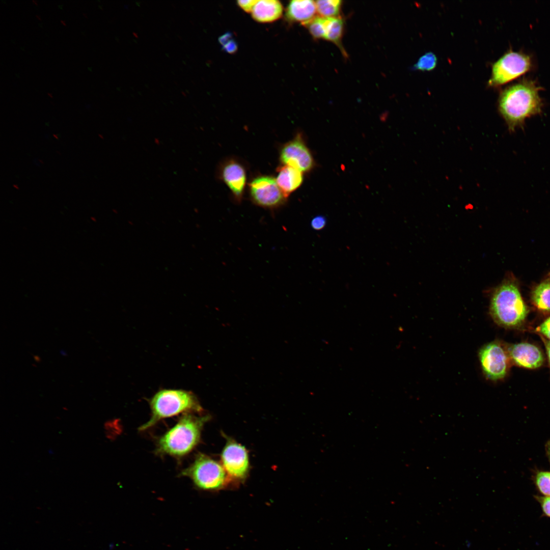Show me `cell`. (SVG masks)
Here are the masks:
<instances>
[{
	"label": "cell",
	"instance_id": "29",
	"mask_svg": "<svg viewBox=\"0 0 550 550\" xmlns=\"http://www.w3.org/2000/svg\"><path fill=\"white\" fill-rule=\"evenodd\" d=\"M36 17L38 20H41V17L39 15H36Z\"/></svg>",
	"mask_w": 550,
	"mask_h": 550
},
{
	"label": "cell",
	"instance_id": "27",
	"mask_svg": "<svg viewBox=\"0 0 550 550\" xmlns=\"http://www.w3.org/2000/svg\"><path fill=\"white\" fill-rule=\"evenodd\" d=\"M545 343L548 356V362L550 366V340H546Z\"/></svg>",
	"mask_w": 550,
	"mask_h": 550
},
{
	"label": "cell",
	"instance_id": "7",
	"mask_svg": "<svg viewBox=\"0 0 550 550\" xmlns=\"http://www.w3.org/2000/svg\"><path fill=\"white\" fill-rule=\"evenodd\" d=\"M479 358L485 376L491 380L503 379L509 367V357L507 350L497 341L489 343L479 351Z\"/></svg>",
	"mask_w": 550,
	"mask_h": 550
},
{
	"label": "cell",
	"instance_id": "17",
	"mask_svg": "<svg viewBox=\"0 0 550 550\" xmlns=\"http://www.w3.org/2000/svg\"><path fill=\"white\" fill-rule=\"evenodd\" d=\"M533 305L543 312H550V283L544 282L534 289L532 294Z\"/></svg>",
	"mask_w": 550,
	"mask_h": 550
},
{
	"label": "cell",
	"instance_id": "21",
	"mask_svg": "<svg viewBox=\"0 0 550 550\" xmlns=\"http://www.w3.org/2000/svg\"><path fill=\"white\" fill-rule=\"evenodd\" d=\"M536 483L542 494L550 496V472H539L536 477Z\"/></svg>",
	"mask_w": 550,
	"mask_h": 550
},
{
	"label": "cell",
	"instance_id": "23",
	"mask_svg": "<svg viewBox=\"0 0 550 550\" xmlns=\"http://www.w3.org/2000/svg\"><path fill=\"white\" fill-rule=\"evenodd\" d=\"M540 503L543 513L550 518V496L536 497Z\"/></svg>",
	"mask_w": 550,
	"mask_h": 550
},
{
	"label": "cell",
	"instance_id": "28",
	"mask_svg": "<svg viewBox=\"0 0 550 550\" xmlns=\"http://www.w3.org/2000/svg\"><path fill=\"white\" fill-rule=\"evenodd\" d=\"M546 450L547 455L550 461V442H547L546 445Z\"/></svg>",
	"mask_w": 550,
	"mask_h": 550
},
{
	"label": "cell",
	"instance_id": "30",
	"mask_svg": "<svg viewBox=\"0 0 550 550\" xmlns=\"http://www.w3.org/2000/svg\"><path fill=\"white\" fill-rule=\"evenodd\" d=\"M61 21V23H62V24L63 25H66V23H65V22L64 21H63V20H61V21Z\"/></svg>",
	"mask_w": 550,
	"mask_h": 550
},
{
	"label": "cell",
	"instance_id": "14",
	"mask_svg": "<svg viewBox=\"0 0 550 550\" xmlns=\"http://www.w3.org/2000/svg\"><path fill=\"white\" fill-rule=\"evenodd\" d=\"M317 13L315 1L293 0L286 10V16L290 21L300 22L302 25L315 17Z\"/></svg>",
	"mask_w": 550,
	"mask_h": 550
},
{
	"label": "cell",
	"instance_id": "32",
	"mask_svg": "<svg viewBox=\"0 0 550 550\" xmlns=\"http://www.w3.org/2000/svg\"><path fill=\"white\" fill-rule=\"evenodd\" d=\"M47 95L49 96L50 97H52V95H51V93H47Z\"/></svg>",
	"mask_w": 550,
	"mask_h": 550
},
{
	"label": "cell",
	"instance_id": "13",
	"mask_svg": "<svg viewBox=\"0 0 550 550\" xmlns=\"http://www.w3.org/2000/svg\"><path fill=\"white\" fill-rule=\"evenodd\" d=\"M277 184L286 198L302 184V172L297 169L282 165L277 168Z\"/></svg>",
	"mask_w": 550,
	"mask_h": 550
},
{
	"label": "cell",
	"instance_id": "11",
	"mask_svg": "<svg viewBox=\"0 0 550 550\" xmlns=\"http://www.w3.org/2000/svg\"><path fill=\"white\" fill-rule=\"evenodd\" d=\"M510 359L517 366L535 369L540 367L544 361L541 350L534 345L520 343L509 346L507 349Z\"/></svg>",
	"mask_w": 550,
	"mask_h": 550
},
{
	"label": "cell",
	"instance_id": "33",
	"mask_svg": "<svg viewBox=\"0 0 550 550\" xmlns=\"http://www.w3.org/2000/svg\"><path fill=\"white\" fill-rule=\"evenodd\" d=\"M82 15L84 16V17H87V14H85V13H83Z\"/></svg>",
	"mask_w": 550,
	"mask_h": 550
},
{
	"label": "cell",
	"instance_id": "12",
	"mask_svg": "<svg viewBox=\"0 0 550 550\" xmlns=\"http://www.w3.org/2000/svg\"><path fill=\"white\" fill-rule=\"evenodd\" d=\"M221 175L236 201L240 202L246 181V172L243 166L235 160H229L223 164Z\"/></svg>",
	"mask_w": 550,
	"mask_h": 550
},
{
	"label": "cell",
	"instance_id": "19",
	"mask_svg": "<svg viewBox=\"0 0 550 550\" xmlns=\"http://www.w3.org/2000/svg\"><path fill=\"white\" fill-rule=\"evenodd\" d=\"M312 36L316 39H325L326 19L319 16L304 24Z\"/></svg>",
	"mask_w": 550,
	"mask_h": 550
},
{
	"label": "cell",
	"instance_id": "18",
	"mask_svg": "<svg viewBox=\"0 0 550 550\" xmlns=\"http://www.w3.org/2000/svg\"><path fill=\"white\" fill-rule=\"evenodd\" d=\"M317 13L324 18L340 17L342 1L341 0H318L315 1Z\"/></svg>",
	"mask_w": 550,
	"mask_h": 550
},
{
	"label": "cell",
	"instance_id": "1",
	"mask_svg": "<svg viewBox=\"0 0 550 550\" xmlns=\"http://www.w3.org/2000/svg\"><path fill=\"white\" fill-rule=\"evenodd\" d=\"M541 105L538 88L531 81H523L502 92L498 107L508 129L513 131L527 118L539 113Z\"/></svg>",
	"mask_w": 550,
	"mask_h": 550
},
{
	"label": "cell",
	"instance_id": "4",
	"mask_svg": "<svg viewBox=\"0 0 550 550\" xmlns=\"http://www.w3.org/2000/svg\"><path fill=\"white\" fill-rule=\"evenodd\" d=\"M150 419L139 428L146 430L161 419L181 413H201L203 410L196 395L182 389H164L157 392L150 399Z\"/></svg>",
	"mask_w": 550,
	"mask_h": 550
},
{
	"label": "cell",
	"instance_id": "2",
	"mask_svg": "<svg viewBox=\"0 0 550 550\" xmlns=\"http://www.w3.org/2000/svg\"><path fill=\"white\" fill-rule=\"evenodd\" d=\"M184 414L178 422L158 439L156 452L181 457L189 453L199 443L204 424L209 416Z\"/></svg>",
	"mask_w": 550,
	"mask_h": 550
},
{
	"label": "cell",
	"instance_id": "16",
	"mask_svg": "<svg viewBox=\"0 0 550 550\" xmlns=\"http://www.w3.org/2000/svg\"><path fill=\"white\" fill-rule=\"evenodd\" d=\"M326 36L325 39L331 41L336 45L344 57H347L346 52L342 44V38L344 30V20L340 17L325 18Z\"/></svg>",
	"mask_w": 550,
	"mask_h": 550
},
{
	"label": "cell",
	"instance_id": "5",
	"mask_svg": "<svg viewBox=\"0 0 550 550\" xmlns=\"http://www.w3.org/2000/svg\"><path fill=\"white\" fill-rule=\"evenodd\" d=\"M181 475L189 478L197 488L206 491L223 488L229 479L221 462L201 453Z\"/></svg>",
	"mask_w": 550,
	"mask_h": 550
},
{
	"label": "cell",
	"instance_id": "31",
	"mask_svg": "<svg viewBox=\"0 0 550 550\" xmlns=\"http://www.w3.org/2000/svg\"><path fill=\"white\" fill-rule=\"evenodd\" d=\"M32 2H33V3H34V4H35V5H38V4H38V3H37V1H36L33 0V1H32Z\"/></svg>",
	"mask_w": 550,
	"mask_h": 550
},
{
	"label": "cell",
	"instance_id": "15",
	"mask_svg": "<svg viewBox=\"0 0 550 550\" xmlns=\"http://www.w3.org/2000/svg\"><path fill=\"white\" fill-rule=\"evenodd\" d=\"M282 4L276 0L257 1L252 12L253 18L259 22H271L279 19L283 13Z\"/></svg>",
	"mask_w": 550,
	"mask_h": 550
},
{
	"label": "cell",
	"instance_id": "22",
	"mask_svg": "<svg viewBox=\"0 0 550 550\" xmlns=\"http://www.w3.org/2000/svg\"><path fill=\"white\" fill-rule=\"evenodd\" d=\"M219 41L223 45L224 49L227 52L233 53L236 50V43L235 41L231 40V36L229 34L221 36L219 38Z\"/></svg>",
	"mask_w": 550,
	"mask_h": 550
},
{
	"label": "cell",
	"instance_id": "20",
	"mask_svg": "<svg viewBox=\"0 0 550 550\" xmlns=\"http://www.w3.org/2000/svg\"><path fill=\"white\" fill-rule=\"evenodd\" d=\"M436 56L431 52H427L421 56L414 65V69L422 71H429L434 69L436 65Z\"/></svg>",
	"mask_w": 550,
	"mask_h": 550
},
{
	"label": "cell",
	"instance_id": "8",
	"mask_svg": "<svg viewBox=\"0 0 550 550\" xmlns=\"http://www.w3.org/2000/svg\"><path fill=\"white\" fill-rule=\"evenodd\" d=\"M221 456V463L229 480L241 481L246 478L250 469V461L248 451L243 446L229 440Z\"/></svg>",
	"mask_w": 550,
	"mask_h": 550
},
{
	"label": "cell",
	"instance_id": "24",
	"mask_svg": "<svg viewBox=\"0 0 550 550\" xmlns=\"http://www.w3.org/2000/svg\"><path fill=\"white\" fill-rule=\"evenodd\" d=\"M536 331L541 333L550 340V317L537 327Z\"/></svg>",
	"mask_w": 550,
	"mask_h": 550
},
{
	"label": "cell",
	"instance_id": "3",
	"mask_svg": "<svg viewBox=\"0 0 550 550\" xmlns=\"http://www.w3.org/2000/svg\"><path fill=\"white\" fill-rule=\"evenodd\" d=\"M489 309L494 321L507 328L521 325L529 312L517 285L510 280L503 281L493 291Z\"/></svg>",
	"mask_w": 550,
	"mask_h": 550
},
{
	"label": "cell",
	"instance_id": "10",
	"mask_svg": "<svg viewBox=\"0 0 550 550\" xmlns=\"http://www.w3.org/2000/svg\"><path fill=\"white\" fill-rule=\"evenodd\" d=\"M280 160L287 165L307 172L314 166V159L309 148L300 135L285 144L280 150Z\"/></svg>",
	"mask_w": 550,
	"mask_h": 550
},
{
	"label": "cell",
	"instance_id": "6",
	"mask_svg": "<svg viewBox=\"0 0 550 550\" xmlns=\"http://www.w3.org/2000/svg\"><path fill=\"white\" fill-rule=\"evenodd\" d=\"M530 66V59L527 55L507 52L493 64L488 85L498 86L506 84L526 72Z\"/></svg>",
	"mask_w": 550,
	"mask_h": 550
},
{
	"label": "cell",
	"instance_id": "25",
	"mask_svg": "<svg viewBox=\"0 0 550 550\" xmlns=\"http://www.w3.org/2000/svg\"><path fill=\"white\" fill-rule=\"evenodd\" d=\"M257 1H238L237 5L245 12H251Z\"/></svg>",
	"mask_w": 550,
	"mask_h": 550
},
{
	"label": "cell",
	"instance_id": "26",
	"mask_svg": "<svg viewBox=\"0 0 550 550\" xmlns=\"http://www.w3.org/2000/svg\"><path fill=\"white\" fill-rule=\"evenodd\" d=\"M325 223V219L322 216H318L312 219L311 226L313 229L319 230L323 227Z\"/></svg>",
	"mask_w": 550,
	"mask_h": 550
},
{
	"label": "cell",
	"instance_id": "9",
	"mask_svg": "<svg viewBox=\"0 0 550 550\" xmlns=\"http://www.w3.org/2000/svg\"><path fill=\"white\" fill-rule=\"evenodd\" d=\"M250 194L253 203L263 208L273 209L284 204L286 198L276 180L270 176L256 177L249 184Z\"/></svg>",
	"mask_w": 550,
	"mask_h": 550
}]
</instances>
